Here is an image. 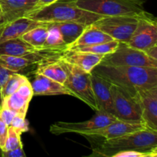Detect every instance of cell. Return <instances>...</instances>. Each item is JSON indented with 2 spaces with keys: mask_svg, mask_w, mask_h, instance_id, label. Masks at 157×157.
I'll return each instance as SVG.
<instances>
[{
  "mask_svg": "<svg viewBox=\"0 0 157 157\" xmlns=\"http://www.w3.org/2000/svg\"><path fill=\"white\" fill-rule=\"evenodd\" d=\"M8 127L6 124L0 120V149L3 150L8 134Z\"/></svg>",
  "mask_w": 157,
  "mask_h": 157,
  "instance_id": "obj_34",
  "label": "cell"
},
{
  "mask_svg": "<svg viewBox=\"0 0 157 157\" xmlns=\"http://www.w3.org/2000/svg\"><path fill=\"white\" fill-rule=\"evenodd\" d=\"M48 31V25L45 23L42 25L38 26L29 30V32L25 33L21 38L35 48L43 49L47 38Z\"/></svg>",
  "mask_w": 157,
  "mask_h": 157,
  "instance_id": "obj_23",
  "label": "cell"
},
{
  "mask_svg": "<svg viewBox=\"0 0 157 157\" xmlns=\"http://www.w3.org/2000/svg\"><path fill=\"white\" fill-rule=\"evenodd\" d=\"M47 24L48 25V31L43 49L62 55L67 49V45L63 40L59 29L52 23Z\"/></svg>",
  "mask_w": 157,
  "mask_h": 157,
  "instance_id": "obj_22",
  "label": "cell"
},
{
  "mask_svg": "<svg viewBox=\"0 0 157 157\" xmlns=\"http://www.w3.org/2000/svg\"><path fill=\"white\" fill-rule=\"evenodd\" d=\"M30 101L21 96L18 91L2 100L1 107H6L17 114L26 116Z\"/></svg>",
  "mask_w": 157,
  "mask_h": 157,
  "instance_id": "obj_24",
  "label": "cell"
},
{
  "mask_svg": "<svg viewBox=\"0 0 157 157\" xmlns=\"http://www.w3.org/2000/svg\"><path fill=\"white\" fill-rule=\"evenodd\" d=\"M12 73H15V72L6 68V67H4L2 65L0 64V108H1L2 102V90L4 84H6V82L7 81L8 78H9V76H10Z\"/></svg>",
  "mask_w": 157,
  "mask_h": 157,
  "instance_id": "obj_30",
  "label": "cell"
},
{
  "mask_svg": "<svg viewBox=\"0 0 157 157\" xmlns=\"http://www.w3.org/2000/svg\"><path fill=\"white\" fill-rule=\"evenodd\" d=\"M155 155H157V150H154L153 151H150L149 153H147V154H145L144 156H141V157H153Z\"/></svg>",
  "mask_w": 157,
  "mask_h": 157,
  "instance_id": "obj_37",
  "label": "cell"
},
{
  "mask_svg": "<svg viewBox=\"0 0 157 157\" xmlns=\"http://www.w3.org/2000/svg\"><path fill=\"white\" fill-rule=\"evenodd\" d=\"M80 9L103 17L139 15L145 12L142 6L129 0H74Z\"/></svg>",
  "mask_w": 157,
  "mask_h": 157,
  "instance_id": "obj_4",
  "label": "cell"
},
{
  "mask_svg": "<svg viewBox=\"0 0 157 157\" xmlns=\"http://www.w3.org/2000/svg\"><path fill=\"white\" fill-rule=\"evenodd\" d=\"M146 53L149 55L150 57H151L153 59L157 60V44L156 45L153 46L151 48H150L149 50H147L146 52Z\"/></svg>",
  "mask_w": 157,
  "mask_h": 157,
  "instance_id": "obj_36",
  "label": "cell"
},
{
  "mask_svg": "<svg viewBox=\"0 0 157 157\" xmlns=\"http://www.w3.org/2000/svg\"><path fill=\"white\" fill-rule=\"evenodd\" d=\"M46 49H38L32 47L21 38L8 40L0 44V55L11 56H27L34 53H39Z\"/></svg>",
  "mask_w": 157,
  "mask_h": 157,
  "instance_id": "obj_20",
  "label": "cell"
},
{
  "mask_svg": "<svg viewBox=\"0 0 157 157\" xmlns=\"http://www.w3.org/2000/svg\"><path fill=\"white\" fill-rule=\"evenodd\" d=\"M15 115V113H14L7 107H1L0 108V120L4 124H6L7 127H10V124Z\"/></svg>",
  "mask_w": 157,
  "mask_h": 157,
  "instance_id": "obj_31",
  "label": "cell"
},
{
  "mask_svg": "<svg viewBox=\"0 0 157 157\" xmlns=\"http://www.w3.org/2000/svg\"><path fill=\"white\" fill-rule=\"evenodd\" d=\"M90 81L95 101L99 110H104L114 116L110 87L112 84L104 78L90 73ZM115 117V116H114Z\"/></svg>",
  "mask_w": 157,
  "mask_h": 157,
  "instance_id": "obj_13",
  "label": "cell"
},
{
  "mask_svg": "<svg viewBox=\"0 0 157 157\" xmlns=\"http://www.w3.org/2000/svg\"><path fill=\"white\" fill-rule=\"evenodd\" d=\"M2 157H27L25 153L23 145L11 151H2Z\"/></svg>",
  "mask_w": 157,
  "mask_h": 157,
  "instance_id": "obj_33",
  "label": "cell"
},
{
  "mask_svg": "<svg viewBox=\"0 0 157 157\" xmlns=\"http://www.w3.org/2000/svg\"><path fill=\"white\" fill-rule=\"evenodd\" d=\"M111 41H113V39L110 35L100 30L94 24H91L86 26L84 32L80 35L79 38L73 44L69 45L66 51L75 50L79 48L109 42Z\"/></svg>",
  "mask_w": 157,
  "mask_h": 157,
  "instance_id": "obj_18",
  "label": "cell"
},
{
  "mask_svg": "<svg viewBox=\"0 0 157 157\" xmlns=\"http://www.w3.org/2000/svg\"><path fill=\"white\" fill-rule=\"evenodd\" d=\"M38 0H0L5 23L23 18L36 9Z\"/></svg>",
  "mask_w": 157,
  "mask_h": 157,
  "instance_id": "obj_14",
  "label": "cell"
},
{
  "mask_svg": "<svg viewBox=\"0 0 157 157\" xmlns=\"http://www.w3.org/2000/svg\"><path fill=\"white\" fill-rule=\"evenodd\" d=\"M104 57L101 55L78 51H65L61 55V59L89 74L91 73L94 68L101 62Z\"/></svg>",
  "mask_w": 157,
  "mask_h": 157,
  "instance_id": "obj_16",
  "label": "cell"
},
{
  "mask_svg": "<svg viewBox=\"0 0 157 157\" xmlns=\"http://www.w3.org/2000/svg\"><path fill=\"white\" fill-rule=\"evenodd\" d=\"M33 89L34 95H71L72 94L62 84L53 81L40 74L35 73L33 81L30 82Z\"/></svg>",
  "mask_w": 157,
  "mask_h": 157,
  "instance_id": "obj_17",
  "label": "cell"
},
{
  "mask_svg": "<svg viewBox=\"0 0 157 157\" xmlns=\"http://www.w3.org/2000/svg\"><path fill=\"white\" fill-rule=\"evenodd\" d=\"M58 27L62 35L63 40L67 48L73 44L84 32L86 25L78 22H55L52 23Z\"/></svg>",
  "mask_w": 157,
  "mask_h": 157,
  "instance_id": "obj_21",
  "label": "cell"
},
{
  "mask_svg": "<svg viewBox=\"0 0 157 157\" xmlns=\"http://www.w3.org/2000/svg\"><path fill=\"white\" fill-rule=\"evenodd\" d=\"M127 44L144 52L156 45L157 21L152 14L145 11L140 15L136 30Z\"/></svg>",
  "mask_w": 157,
  "mask_h": 157,
  "instance_id": "obj_10",
  "label": "cell"
},
{
  "mask_svg": "<svg viewBox=\"0 0 157 157\" xmlns=\"http://www.w3.org/2000/svg\"><path fill=\"white\" fill-rule=\"evenodd\" d=\"M60 56L47 58L37 64L35 73L42 75L53 81L64 84L67 79V72L60 60Z\"/></svg>",
  "mask_w": 157,
  "mask_h": 157,
  "instance_id": "obj_19",
  "label": "cell"
},
{
  "mask_svg": "<svg viewBox=\"0 0 157 157\" xmlns=\"http://www.w3.org/2000/svg\"><path fill=\"white\" fill-rule=\"evenodd\" d=\"M134 97L140 109L143 123L150 130L157 131V87L137 89Z\"/></svg>",
  "mask_w": 157,
  "mask_h": 157,
  "instance_id": "obj_11",
  "label": "cell"
},
{
  "mask_svg": "<svg viewBox=\"0 0 157 157\" xmlns=\"http://www.w3.org/2000/svg\"><path fill=\"white\" fill-rule=\"evenodd\" d=\"M116 121H117L116 117L111 113L104 110H98L91 119L83 122L71 123L58 121L51 125L50 132L55 135L78 133L83 136L89 132L104 128Z\"/></svg>",
  "mask_w": 157,
  "mask_h": 157,
  "instance_id": "obj_8",
  "label": "cell"
},
{
  "mask_svg": "<svg viewBox=\"0 0 157 157\" xmlns=\"http://www.w3.org/2000/svg\"><path fill=\"white\" fill-rule=\"evenodd\" d=\"M144 129L148 128L144 123L127 122L117 120L104 128L89 132L83 136H93L102 140H110Z\"/></svg>",
  "mask_w": 157,
  "mask_h": 157,
  "instance_id": "obj_12",
  "label": "cell"
},
{
  "mask_svg": "<svg viewBox=\"0 0 157 157\" xmlns=\"http://www.w3.org/2000/svg\"><path fill=\"white\" fill-rule=\"evenodd\" d=\"M92 145L93 152L87 157H110L124 150L150 152L157 149V131L144 129L119 137L102 140L85 136Z\"/></svg>",
  "mask_w": 157,
  "mask_h": 157,
  "instance_id": "obj_2",
  "label": "cell"
},
{
  "mask_svg": "<svg viewBox=\"0 0 157 157\" xmlns=\"http://www.w3.org/2000/svg\"><path fill=\"white\" fill-rule=\"evenodd\" d=\"M29 121L26 120L25 116L15 113L10 124V127H13L22 133L29 130Z\"/></svg>",
  "mask_w": 157,
  "mask_h": 157,
  "instance_id": "obj_28",
  "label": "cell"
},
{
  "mask_svg": "<svg viewBox=\"0 0 157 157\" xmlns=\"http://www.w3.org/2000/svg\"><path fill=\"white\" fill-rule=\"evenodd\" d=\"M114 116L119 121L143 123L139 104L132 94L112 84L110 87Z\"/></svg>",
  "mask_w": 157,
  "mask_h": 157,
  "instance_id": "obj_9",
  "label": "cell"
},
{
  "mask_svg": "<svg viewBox=\"0 0 157 157\" xmlns=\"http://www.w3.org/2000/svg\"><path fill=\"white\" fill-rule=\"evenodd\" d=\"M4 24H6V23H5L4 18H3L2 11L1 7H0V28H1L2 26Z\"/></svg>",
  "mask_w": 157,
  "mask_h": 157,
  "instance_id": "obj_38",
  "label": "cell"
},
{
  "mask_svg": "<svg viewBox=\"0 0 157 157\" xmlns=\"http://www.w3.org/2000/svg\"><path fill=\"white\" fill-rule=\"evenodd\" d=\"M140 15L104 17L94 25L115 41L127 44L136 30Z\"/></svg>",
  "mask_w": 157,
  "mask_h": 157,
  "instance_id": "obj_7",
  "label": "cell"
},
{
  "mask_svg": "<svg viewBox=\"0 0 157 157\" xmlns=\"http://www.w3.org/2000/svg\"><path fill=\"white\" fill-rule=\"evenodd\" d=\"M44 24L45 23L34 21L26 17L6 23L0 28V44L8 40L21 38L29 30Z\"/></svg>",
  "mask_w": 157,
  "mask_h": 157,
  "instance_id": "obj_15",
  "label": "cell"
},
{
  "mask_svg": "<svg viewBox=\"0 0 157 157\" xmlns=\"http://www.w3.org/2000/svg\"><path fill=\"white\" fill-rule=\"evenodd\" d=\"M17 91H18L21 96H23L25 98H26V99L29 100V101H30L31 100H32V97L34 96L33 89H32V84H31L29 81H27L26 82H25L24 84H21Z\"/></svg>",
  "mask_w": 157,
  "mask_h": 157,
  "instance_id": "obj_29",
  "label": "cell"
},
{
  "mask_svg": "<svg viewBox=\"0 0 157 157\" xmlns=\"http://www.w3.org/2000/svg\"><path fill=\"white\" fill-rule=\"evenodd\" d=\"M34 21L43 23L78 22L89 25L101 18V15L87 12L76 6L74 0L56 2L55 3L33 10L26 15Z\"/></svg>",
  "mask_w": 157,
  "mask_h": 157,
  "instance_id": "obj_3",
  "label": "cell"
},
{
  "mask_svg": "<svg viewBox=\"0 0 157 157\" xmlns=\"http://www.w3.org/2000/svg\"><path fill=\"white\" fill-rule=\"evenodd\" d=\"M129 1H131V2H133L136 3V4H138V5H140V6H143V5L146 2V1H147V0H129Z\"/></svg>",
  "mask_w": 157,
  "mask_h": 157,
  "instance_id": "obj_39",
  "label": "cell"
},
{
  "mask_svg": "<svg viewBox=\"0 0 157 157\" xmlns=\"http://www.w3.org/2000/svg\"><path fill=\"white\" fill-rule=\"evenodd\" d=\"M60 60L67 72V79L64 83V85L68 89L73 97L82 101L92 110L95 111L99 110L93 93L90 74L87 73L77 66L64 61L61 59V56Z\"/></svg>",
  "mask_w": 157,
  "mask_h": 157,
  "instance_id": "obj_5",
  "label": "cell"
},
{
  "mask_svg": "<svg viewBox=\"0 0 157 157\" xmlns=\"http://www.w3.org/2000/svg\"><path fill=\"white\" fill-rule=\"evenodd\" d=\"M100 64L157 68V60L152 58L146 52L121 42L119 43V45L114 52L105 55Z\"/></svg>",
  "mask_w": 157,
  "mask_h": 157,
  "instance_id": "obj_6",
  "label": "cell"
},
{
  "mask_svg": "<svg viewBox=\"0 0 157 157\" xmlns=\"http://www.w3.org/2000/svg\"><path fill=\"white\" fill-rule=\"evenodd\" d=\"M21 133L12 127H8V134L2 151H11L23 145L21 140Z\"/></svg>",
  "mask_w": 157,
  "mask_h": 157,
  "instance_id": "obj_27",
  "label": "cell"
},
{
  "mask_svg": "<svg viewBox=\"0 0 157 157\" xmlns=\"http://www.w3.org/2000/svg\"><path fill=\"white\" fill-rule=\"evenodd\" d=\"M119 41L113 40V41H109V42L101 43V44L85 46V47L79 48L75 49V50L70 51H78V52H89V53L101 55L105 56V55L114 52L117 49V48L118 47V45H119Z\"/></svg>",
  "mask_w": 157,
  "mask_h": 157,
  "instance_id": "obj_26",
  "label": "cell"
},
{
  "mask_svg": "<svg viewBox=\"0 0 157 157\" xmlns=\"http://www.w3.org/2000/svg\"><path fill=\"white\" fill-rule=\"evenodd\" d=\"M58 1H59V0H38V4H37L36 9L41 7H44V6H49V5L56 2Z\"/></svg>",
  "mask_w": 157,
  "mask_h": 157,
  "instance_id": "obj_35",
  "label": "cell"
},
{
  "mask_svg": "<svg viewBox=\"0 0 157 157\" xmlns=\"http://www.w3.org/2000/svg\"><path fill=\"white\" fill-rule=\"evenodd\" d=\"M147 153H149V152H140L136 151V150H124V151L118 152V153L112 155L110 157H141L147 154Z\"/></svg>",
  "mask_w": 157,
  "mask_h": 157,
  "instance_id": "obj_32",
  "label": "cell"
},
{
  "mask_svg": "<svg viewBox=\"0 0 157 157\" xmlns=\"http://www.w3.org/2000/svg\"><path fill=\"white\" fill-rule=\"evenodd\" d=\"M92 72L132 94L137 89L157 87V68L154 67L99 64Z\"/></svg>",
  "mask_w": 157,
  "mask_h": 157,
  "instance_id": "obj_1",
  "label": "cell"
},
{
  "mask_svg": "<svg viewBox=\"0 0 157 157\" xmlns=\"http://www.w3.org/2000/svg\"><path fill=\"white\" fill-rule=\"evenodd\" d=\"M2 150L0 149V157H2Z\"/></svg>",
  "mask_w": 157,
  "mask_h": 157,
  "instance_id": "obj_40",
  "label": "cell"
},
{
  "mask_svg": "<svg viewBox=\"0 0 157 157\" xmlns=\"http://www.w3.org/2000/svg\"><path fill=\"white\" fill-rule=\"evenodd\" d=\"M153 157H157V155H155V156H153Z\"/></svg>",
  "mask_w": 157,
  "mask_h": 157,
  "instance_id": "obj_41",
  "label": "cell"
},
{
  "mask_svg": "<svg viewBox=\"0 0 157 157\" xmlns=\"http://www.w3.org/2000/svg\"><path fill=\"white\" fill-rule=\"evenodd\" d=\"M27 81H29V78L27 77L20 75L18 72L12 73L8 78L7 81L4 84L2 90V100L16 92L20 87V86Z\"/></svg>",
  "mask_w": 157,
  "mask_h": 157,
  "instance_id": "obj_25",
  "label": "cell"
}]
</instances>
